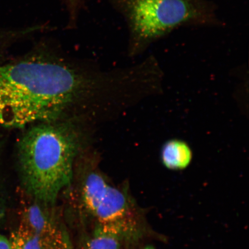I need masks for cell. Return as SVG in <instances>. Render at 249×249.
Segmentation results:
<instances>
[{
    "label": "cell",
    "mask_w": 249,
    "mask_h": 249,
    "mask_svg": "<svg viewBox=\"0 0 249 249\" xmlns=\"http://www.w3.org/2000/svg\"><path fill=\"white\" fill-rule=\"evenodd\" d=\"M192 151L189 145L179 140H171L165 143L161 151L164 166L172 170L186 169L192 160Z\"/></svg>",
    "instance_id": "cell-5"
},
{
    "label": "cell",
    "mask_w": 249,
    "mask_h": 249,
    "mask_svg": "<svg viewBox=\"0 0 249 249\" xmlns=\"http://www.w3.org/2000/svg\"><path fill=\"white\" fill-rule=\"evenodd\" d=\"M20 226L42 238L71 247L70 235L53 205L30 197L21 210Z\"/></svg>",
    "instance_id": "cell-4"
},
{
    "label": "cell",
    "mask_w": 249,
    "mask_h": 249,
    "mask_svg": "<svg viewBox=\"0 0 249 249\" xmlns=\"http://www.w3.org/2000/svg\"><path fill=\"white\" fill-rule=\"evenodd\" d=\"M0 249H12L10 239L1 234H0Z\"/></svg>",
    "instance_id": "cell-8"
},
{
    "label": "cell",
    "mask_w": 249,
    "mask_h": 249,
    "mask_svg": "<svg viewBox=\"0 0 249 249\" xmlns=\"http://www.w3.org/2000/svg\"><path fill=\"white\" fill-rule=\"evenodd\" d=\"M15 233L22 249H71V247L34 234L21 226Z\"/></svg>",
    "instance_id": "cell-7"
},
{
    "label": "cell",
    "mask_w": 249,
    "mask_h": 249,
    "mask_svg": "<svg viewBox=\"0 0 249 249\" xmlns=\"http://www.w3.org/2000/svg\"><path fill=\"white\" fill-rule=\"evenodd\" d=\"M10 240L11 242L12 249H21L19 241H18V236L17 234H16L15 232L12 235Z\"/></svg>",
    "instance_id": "cell-9"
},
{
    "label": "cell",
    "mask_w": 249,
    "mask_h": 249,
    "mask_svg": "<svg viewBox=\"0 0 249 249\" xmlns=\"http://www.w3.org/2000/svg\"><path fill=\"white\" fill-rule=\"evenodd\" d=\"M128 30L127 52L136 57L181 27H220L225 23L211 0H107Z\"/></svg>",
    "instance_id": "cell-3"
},
{
    "label": "cell",
    "mask_w": 249,
    "mask_h": 249,
    "mask_svg": "<svg viewBox=\"0 0 249 249\" xmlns=\"http://www.w3.org/2000/svg\"><path fill=\"white\" fill-rule=\"evenodd\" d=\"M83 144V134L70 120L33 124L18 146L23 185L29 197L54 205L71 185L74 163Z\"/></svg>",
    "instance_id": "cell-2"
},
{
    "label": "cell",
    "mask_w": 249,
    "mask_h": 249,
    "mask_svg": "<svg viewBox=\"0 0 249 249\" xmlns=\"http://www.w3.org/2000/svg\"><path fill=\"white\" fill-rule=\"evenodd\" d=\"M144 249H154L151 247H147V248H145Z\"/></svg>",
    "instance_id": "cell-10"
},
{
    "label": "cell",
    "mask_w": 249,
    "mask_h": 249,
    "mask_svg": "<svg viewBox=\"0 0 249 249\" xmlns=\"http://www.w3.org/2000/svg\"><path fill=\"white\" fill-rule=\"evenodd\" d=\"M112 79L43 38L18 60L0 65V125L23 128L65 120L94 88Z\"/></svg>",
    "instance_id": "cell-1"
},
{
    "label": "cell",
    "mask_w": 249,
    "mask_h": 249,
    "mask_svg": "<svg viewBox=\"0 0 249 249\" xmlns=\"http://www.w3.org/2000/svg\"><path fill=\"white\" fill-rule=\"evenodd\" d=\"M124 244L126 243L118 233L96 223L84 241L82 249H122Z\"/></svg>",
    "instance_id": "cell-6"
}]
</instances>
